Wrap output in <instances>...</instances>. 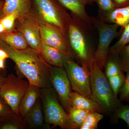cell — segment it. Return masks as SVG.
Wrapping results in <instances>:
<instances>
[{
  "mask_svg": "<svg viewBox=\"0 0 129 129\" xmlns=\"http://www.w3.org/2000/svg\"><path fill=\"white\" fill-rule=\"evenodd\" d=\"M0 48L7 52L30 84L41 88L52 87L51 81L52 66L47 62L41 53L30 47L21 50L12 48L1 39Z\"/></svg>",
  "mask_w": 129,
  "mask_h": 129,
  "instance_id": "obj_1",
  "label": "cell"
},
{
  "mask_svg": "<svg viewBox=\"0 0 129 129\" xmlns=\"http://www.w3.org/2000/svg\"><path fill=\"white\" fill-rule=\"evenodd\" d=\"M89 69L91 99L105 111H112L118 107L120 101L114 95L107 78L94 59L90 63Z\"/></svg>",
  "mask_w": 129,
  "mask_h": 129,
  "instance_id": "obj_2",
  "label": "cell"
},
{
  "mask_svg": "<svg viewBox=\"0 0 129 129\" xmlns=\"http://www.w3.org/2000/svg\"><path fill=\"white\" fill-rule=\"evenodd\" d=\"M88 26L73 17L67 30L66 38L70 49L79 61L82 66L89 69L94 59V53L86 36V30Z\"/></svg>",
  "mask_w": 129,
  "mask_h": 129,
  "instance_id": "obj_3",
  "label": "cell"
},
{
  "mask_svg": "<svg viewBox=\"0 0 129 129\" xmlns=\"http://www.w3.org/2000/svg\"><path fill=\"white\" fill-rule=\"evenodd\" d=\"M57 98L53 87L41 88L40 98L46 123L62 129H78L60 105Z\"/></svg>",
  "mask_w": 129,
  "mask_h": 129,
  "instance_id": "obj_4",
  "label": "cell"
},
{
  "mask_svg": "<svg viewBox=\"0 0 129 129\" xmlns=\"http://www.w3.org/2000/svg\"><path fill=\"white\" fill-rule=\"evenodd\" d=\"M35 16L41 22L51 24L60 29L66 37L72 18L56 0H33Z\"/></svg>",
  "mask_w": 129,
  "mask_h": 129,
  "instance_id": "obj_5",
  "label": "cell"
},
{
  "mask_svg": "<svg viewBox=\"0 0 129 129\" xmlns=\"http://www.w3.org/2000/svg\"><path fill=\"white\" fill-rule=\"evenodd\" d=\"M91 18L92 24L99 34V42L94 53V59L102 70L106 63L111 43L120 34L118 31L120 27L115 24L107 23L99 18L94 17Z\"/></svg>",
  "mask_w": 129,
  "mask_h": 129,
  "instance_id": "obj_6",
  "label": "cell"
},
{
  "mask_svg": "<svg viewBox=\"0 0 129 129\" xmlns=\"http://www.w3.org/2000/svg\"><path fill=\"white\" fill-rule=\"evenodd\" d=\"M29 84L28 80L12 74L5 77L0 89V96L16 115H19V105Z\"/></svg>",
  "mask_w": 129,
  "mask_h": 129,
  "instance_id": "obj_7",
  "label": "cell"
},
{
  "mask_svg": "<svg viewBox=\"0 0 129 129\" xmlns=\"http://www.w3.org/2000/svg\"><path fill=\"white\" fill-rule=\"evenodd\" d=\"M64 68L74 91L91 99L88 68L79 65L75 61L73 58H71L67 62Z\"/></svg>",
  "mask_w": 129,
  "mask_h": 129,
  "instance_id": "obj_8",
  "label": "cell"
},
{
  "mask_svg": "<svg viewBox=\"0 0 129 129\" xmlns=\"http://www.w3.org/2000/svg\"><path fill=\"white\" fill-rule=\"evenodd\" d=\"M51 81L62 105L68 112L72 107L70 97L72 87L64 68L52 66Z\"/></svg>",
  "mask_w": 129,
  "mask_h": 129,
  "instance_id": "obj_9",
  "label": "cell"
},
{
  "mask_svg": "<svg viewBox=\"0 0 129 129\" xmlns=\"http://www.w3.org/2000/svg\"><path fill=\"white\" fill-rule=\"evenodd\" d=\"M17 19L18 31L23 35L29 47L40 53L41 40L39 21L30 14Z\"/></svg>",
  "mask_w": 129,
  "mask_h": 129,
  "instance_id": "obj_10",
  "label": "cell"
},
{
  "mask_svg": "<svg viewBox=\"0 0 129 129\" xmlns=\"http://www.w3.org/2000/svg\"><path fill=\"white\" fill-rule=\"evenodd\" d=\"M39 22L42 41L47 45L73 56L66 36L62 30L54 25Z\"/></svg>",
  "mask_w": 129,
  "mask_h": 129,
  "instance_id": "obj_11",
  "label": "cell"
},
{
  "mask_svg": "<svg viewBox=\"0 0 129 129\" xmlns=\"http://www.w3.org/2000/svg\"><path fill=\"white\" fill-rule=\"evenodd\" d=\"M40 53L47 62L53 67L64 68L67 62L73 58L72 55L64 53L57 48L47 45L42 41Z\"/></svg>",
  "mask_w": 129,
  "mask_h": 129,
  "instance_id": "obj_12",
  "label": "cell"
},
{
  "mask_svg": "<svg viewBox=\"0 0 129 129\" xmlns=\"http://www.w3.org/2000/svg\"><path fill=\"white\" fill-rule=\"evenodd\" d=\"M63 7L69 10L73 17L79 19L88 27L92 24L91 17L87 13L83 0H56Z\"/></svg>",
  "mask_w": 129,
  "mask_h": 129,
  "instance_id": "obj_13",
  "label": "cell"
},
{
  "mask_svg": "<svg viewBox=\"0 0 129 129\" xmlns=\"http://www.w3.org/2000/svg\"><path fill=\"white\" fill-rule=\"evenodd\" d=\"M3 11L5 15L16 13L19 18L29 14L33 9V0H5Z\"/></svg>",
  "mask_w": 129,
  "mask_h": 129,
  "instance_id": "obj_14",
  "label": "cell"
},
{
  "mask_svg": "<svg viewBox=\"0 0 129 129\" xmlns=\"http://www.w3.org/2000/svg\"><path fill=\"white\" fill-rule=\"evenodd\" d=\"M41 88L29 84L21 100L19 108V115L23 118L40 97Z\"/></svg>",
  "mask_w": 129,
  "mask_h": 129,
  "instance_id": "obj_15",
  "label": "cell"
},
{
  "mask_svg": "<svg viewBox=\"0 0 129 129\" xmlns=\"http://www.w3.org/2000/svg\"><path fill=\"white\" fill-rule=\"evenodd\" d=\"M23 118L30 128L39 129L44 127L45 122L40 97Z\"/></svg>",
  "mask_w": 129,
  "mask_h": 129,
  "instance_id": "obj_16",
  "label": "cell"
},
{
  "mask_svg": "<svg viewBox=\"0 0 129 129\" xmlns=\"http://www.w3.org/2000/svg\"><path fill=\"white\" fill-rule=\"evenodd\" d=\"M70 97L72 107L98 112H101L103 111L101 106L96 102L78 92L72 91Z\"/></svg>",
  "mask_w": 129,
  "mask_h": 129,
  "instance_id": "obj_17",
  "label": "cell"
},
{
  "mask_svg": "<svg viewBox=\"0 0 129 129\" xmlns=\"http://www.w3.org/2000/svg\"><path fill=\"white\" fill-rule=\"evenodd\" d=\"M100 19L107 23L117 24L123 29L129 23V6L117 8Z\"/></svg>",
  "mask_w": 129,
  "mask_h": 129,
  "instance_id": "obj_18",
  "label": "cell"
},
{
  "mask_svg": "<svg viewBox=\"0 0 129 129\" xmlns=\"http://www.w3.org/2000/svg\"><path fill=\"white\" fill-rule=\"evenodd\" d=\"M0 39L12 48L17 50H24L29 47L23 35L19 31L3 35L0 37Z\"/></svg>",
  "mask_w": 129,
  "mask_h": 129,
  "instance_id": "obj_19",
  "label": "cell"
},
{
  "mask_svg": "<svg viewBox=\"0 0 129 129\" xmlns=\"http://www.w3.org/2000/svg\"><path fill=\"white\" fill-rule=\"evenodd\" d=\"M111 54L106 63V75L107 78L123 72L118 55Z\"/></svg>",
  "mask_w": 129,
  "mask_h": 129,
  "instance_id": "obj_20",
  "label": "cell"
},
{
  "mask_svg": "<svg viewBox=\"0 0 129 129\" xmlns=\"http://www.w3.org/2000/svg\"><path fill=\"white\" fill-rule=\"evenodd\" d=\"M90 111L81 109L71 107L68 112L69 117L78 128L80 127Z\"/></svg>",
  "mask_w": 129,
  "mask_h": 129,
  "instance_id": "obj_21",
  "label": "cell"
},
{
  "mask_svg": "<svg viewBox=\"0 0 129 129\" xmlns=\"http://www.w3.org/2000/svg\"><path fill=\"white\" fill-rule=\"evenodd\" d=\"M129 44V23L123 29L120 39L109 50L110 54L118 55L122 48Z\"/></svg>",
  "mask_w": 129,
  "mask_h": 129,
  "instance_id": "obj_22",
  "label": "cell"
},
{
  "mask_svg": "<svg viewBox=\"0 0 129 129\" xmlns=\"http://www.w3.org/2000/svg\"><path fill=\"white\" fill-rule=\"evenodd\" d=\"M103 118V115L99 113V112H90L80 127L79 129H97L98 123Z\"/></svg>",
  "mask_w": 129,
  "mask_h": 129,
  "instance_id": "obj_23",
  "label": "cell"
},
{
  "mask_svg": "<svg viewBox=\"0 0 129 129\" xmlns=\"http://www.w3.org/2000/svg\"><path fill=\"white\" fill-rule=\"evenodd\" d=\"M99 8V18L101 19L117 8L113 0H95Z\"/></svg>",
  "mask_w": 129,
  "mask_h": 129,
  "instance_id": "obj_24",
  "label": "cell"
},
{
  "mask_svg": "<svg viewBox=\"0 0 129 129\" xmlns=\"http://www.w3.org/2000/svg\"><path fill=\"white\" fill-rule=\"evenodd\" d=\"M125 79V76L123 72L108 78L110 86L115 96L117 97L118 93L124 83Z\"/></svg>",
  "mask_w": 129,
  "mask_h": 129,
  "instance_id": "obj_25",
  "label": "cell"
},
{
  "mask_svg": "<svg viewBox=\"0 0 129 129\" xmlns=\"http://www.w3.org/2000/svg\"><path fill=\"white\" fill-rule=\"evenodd\" d=\"M118 56L122 70L125 72L129 70V44L122 48Z\"/></svg>",
  "mask_w": 129,
  "mask_h": 129,
  "instance_id": "obj_26",
  "label": "cell"
},
{
  "mask_svg": "<svg viewBox=\"0 0 129 129\" xmlns=\"http://www.w3.org/2000/svg\"><path fill=\"white\" fill-rule=\"evenodd\" d=\"M18 18V15L16 13H11L6 15L0 20V22L2 24L6 31L10 32L13 29L15 21Z\"/></svg>",
  "mask_w": 129,
  "mask_h": 129,
  "instance_id": "obj_27",
  "label": "cell"
},
{
  "mask_svg": "<svg viewBox=\"0 0 129 129\" xmlns=\"http://www.w3.org/2000/svg\"><path fill=\"white\" fill-rule=\"evenodd\" d=\"M124 83L120 90V101L129 100V70L126 71Z\"/></svg>",
  "mask_w": 129,
  "mask_h": 129,
  "instance_id": "obj_28",
  "label": "cell"
},
{
  "mask_svg": "<svg viewBox=\"0 0 129 129\" xmlns=\"http://www.w3.org/2000/svg\"><path fill=\"white\" fill-rule=\"evenodd\" d=\"M116 117L126 122L129 128V106H123L119 107L116 113Z\"/></svg>",
  "mask_w": 129,
  "mask_h": 129,
  "instance_id": "obj_29",
  "label": "cell"
},
{
  "mask_svg": "<svg viewBox=\"0 0 129 129\" xmlns=\"http://www.w3.org/2000/svg\"><path fill=\"white\" fill-rule=\"evenodd\" d=\"M13 112L11 109L0 96V118L8 117Z\"/></svg>",
  "mask_w": 129,
  "mask_h": 129,
  "instance_id": "obj_30",
  "label": "cell"
},
{
  "mask_svg": "<svg viewBox=\"0 0 129 129\" xmlns=\"http://www.w3.org/2000/svg\"><path fill=\"white\" fill-rule=\"evenodd\" d=\"M22 126L17 123H8L3 125L1 127L2 129H20L22 128Z\"/></svg>",
  "mask_w": 129,
  "mask_h": 129,
  "instance_id": "obj_31",
  "label": "cell"
},
{
  "mask_svg": "<svg viewBox=\"0 0 129 129\" xmlns=\"http://www.w3.org/2000/svg\"><path fill=\"white\" fill-rule=\"evenodd\" d=\"M117 7H123L129 6V0H113Z\"/></svg>",
  "mask_w": 129,
  "mask_h": 129,
  "instance_id": "obj_32",
  "label": "cell"
},
{
  "mask_svg": "<svg viewBox=\"0 0 129 129\" xmlns=\"http://www.w3.org/2000/svg\"><path fill=\"white\" fill-rule=\"evenodd\" d=\"M8 58H9L7 52L2 48H0V58L6 60Z\"/></svg>",
  "mask_w": 129,
  "mask_h": 129,
  "instance_id": "obj_33",
  "label": "cell"
},
{
  "mask_svg": "<svg viewBox=\"0 0 129 129\" xmlns=\"http://www.w3.org/2000/svg\"><path fill=\"white\" fill-rule=\"evenodd\" d=\"M5 60L0 58V70H4L6 68L5 64Z\"/></svg>",
  "mask_w": 129,
  "mask_h": 129,
  "instance_id": "obj_34",
  "label": "cell"
},
{
  "mask_svg": "<svg viewBox=\"0 0 129 129\" xmlns=\"http://www.w3.org/2000/svg\"><path fill=\"white\" fill-rule=\"evenodd\" d=\"M86 5H91L94 2L95 0H83Z\"/></svg>",
  "mask_w": 129,
  "mask_h": 129,
  "instance_id": "obj_35",
  "label": "cell"
},
{
  "mask_svg": "<svg viewBox=\"0 0 129 129\" xmlns=\"http://www.w3.org/2000/svg\"><path fill=\"white\" fill-rule=\"evenodd\" d=\"M5 30V28L3 25L0 22V34L3 33Z\"/></svg>",
  "mask_w": 129,
  "mask_h": 129,
  "instance_id": "obj_36",
  "label": "cell"
},
{
  "mask_svg": "<svg viewBox=\"0 0 129 129\" xmlns=\"http://www.w3.org/2000/svg\"><path fill=\"white\" fill-rule=\"evenodd\" d=\"M5 77L2 76H1L0 75V89H1V87L2 85V83H3V81H4Z\"/></svg>",
  "mask_w": 129,
  "mask_h": 129,
  "instance_id": "obj_37",
  "label": "cell"
},
{
  "mask_svg": "<svg viewBox=\"0 0 129 129\" xmlns=\"http://www.w3.org/2000/svg\"><path fill=\"white\" fill-rule=\"evenodd\" d=\"M3 4L4 3H3V2H0V8L3 6Z\"/></svg>",
  "mask_w": 129,
  "mask_h": 129,
  "instance_id": "obj_38",
  "label": "cell"
}]
</instances>
